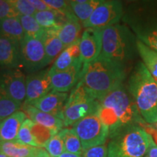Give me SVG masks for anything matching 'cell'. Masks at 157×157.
Instances as JSON below:
<instances>
[{"instance_id":"1","label":"cell","mask_w":157,"mask_h":157,"mask_svg":"<svg viewBox=\"0 0 157 157\" xmlns=\"http://www.w3.org/2000/svg\"><path fill=\"white\" fill-rule=\"evenodd\" d=\"M97 113L109 128V135L129 125L142 126L146 122L136 103L124 84L98 100Z\"/></svg>"},{"instance_id":"2","label":"cell","mask_w":157,"mask_h":157,"mask_svg":"<svg viewBox=\"0 0 157 157\" xmlns=\"http://www.w3.org/2000/svg\"><path fill=\"white\" fill-rule=\"evenodd\" d=\"M103 48L101 56L119 65L126 71L132 70L139 56L137 39L126 25H111L103 29Z\"/></svg>"},{"instance_id":"3","label":"cell","mask_w":157,"mask_h":157,"mask_svg":"<svg viewBox=\"0 0 157 157\" xmlns=\"http://www.w3.org/2000/svg\"><path fill=\"white\" fill-rule=\"evenodd\" d=\"M127 74L119 65L100 56L83 65L79 81L99 99L124 84Z\"/></svg>"},{"instance_id":"4","label":"cell","mask_w":157,"mask_h":157,"mask_svg":"<svg viewBox=\"0 0 157 157\" xmlns=\"http://www.w3.org/2000/svg\"><path fill=\"white\" fill-rule=\"evenodd\" d=\"M127 88L143 120L148 124L156 123L157 83L140 60L131 71Z\"/></svg>"},{"instance_id":"5","label":"cell","mask_w":157,"mask_h":157,"mask_svg":"<svg viewBox=\"0 0 157 157\" xmlns=\"http://www.w3.org/2000/svg\"><path fill=\"white\" fill-rule=\"evenodd\" d=\"M122 20L139 41L157 52V1L132 2Z\"/></svg>"},{"instance_id":"6","label":"cell","mask_w":157,"mask_h":157,"mask_svg":"<svg viewBox=\"0 0 157 157\" xmlns=\"http://www.w3.org/2000/svg\"><path fill=\"white\" fill-rule=\"evenodd\" d=\"M149 135L142 127L129 125L109 135L108 157H145Z\"/></svg>"},{"instance_id":"7","label":"cell","mask_w":157,"mask_h":157,"mask_svg":"<svg viewBox=\"0 0 157 157\" xmlns=\"http://www.w3.org/2000/svg\"><path fill=\"white\" fill-rule=\"evenodd\" d=\"M94 93L79 81L68 95L63 113L64 127H72L90 113L97 111L98 101Z\"/></svg>"},{"instance_id":"8","label":"cell","mask_w":157,"mask_h":157,"mask_svg":"<svg viewBox=\"0 0 157 157\" xmlns=\"http://www.w3.org/2000/svg\"><path fill=\"white\" fill-rule=\"evenodd\" d=\"M71 128L79 137L83 150L105 144L109 137V127L101 120L97 111L80 119Z\"/></svg>"},{"instance_id":"9","label":"cell","mask_w":157,"mask_h":157,"mask_svg":"<svg viewBox=\"0 0 157 157\" xmlns=\"http://www.w3.org/2000/svg\"><path fill=\"white\" fill-rule=\"evenodd\" d=\"M20 48L22 67L29 74L39 71L50 63L42 38L24 36Z\"/></svg>"},{"instance_id":"10","label":"cell","mask_w":157,"mask_h":157,"mask_svg":"<svg viewBox=\"0 0 157 157\" xmlns=\"http://www.w3.org/2000/svg\"><path fill=\"white\" fill-rule=\"evenodd\" d=\"M124 10L122 2L118 0H107L102 2L95 10L87 21L82 23L85 29H103L118 24L122 19Z\"/></svg>"},{"instance_id":"11","label":"cell","mask_w":157,"mask_h":157,"mask_svg":"<svg viewBox=\"0 0 157 157\" xmlns=\"http://www.w3.org/2000/svg\"><path fill=\"white\" fill-rule=\"evenodd\" d=\"M26 76L20 68L0 71V92L21 105L26 95Z\"/></svg>"},{"instance_id":"12","label":"cell","mask_w":157,"mask_h":157,"mask_svg":"<svg viewBox=\"0 0 157 157\" xmlns=\"http://www.w3.org/2000/svg\"><path fill=\"white\" fill-rule=\"evenodd\" d=\"M26 95L23 104H30L52 90L50 68L29 74L25 80Z\"/></svg>"},{"instance_id":"13","label":"cell","mask_w":157,"mask_h":157,"mask_svg":"<svg viewBox=\"0 0 157 157\" xmlns=\"http://www.w3.org/2000/svg\"><path fill=\"white\" fill-rule=\"evenodd\" d=\"M103 30L87 28L82 33L79 42L80 60L86 64L101 56L103 48Z\"/></svg>"},{"instance_id":"14","label":"cell","mask_w":157,"mask_h":157,"mask_svg":"<svg viewBox=\"0 0 157 157\" xmlns=\"http://www.w3.org/2000/svg\"><path fill=\"white\" fill-rule=\"evenodd\" d=\"M83 63L78 59L67 69L50 73L52 90L67 93L79 82Z\"/></svg>"},{"instance_id":"15","label":"cell","mask_w":157,"mask_h":157,"mask_svg":"<svg viewBox=\"0 0 157 157\" xmlns=\"http://www.w3.org/2000/svg\"><path fill=\"white\" fill-rule=\"evenodd\" d=\"M68 98L67 93L51 90L42 98L28 105H32L43 112L50 113L63 120V113Z\"/></svg>"},{"instance_id":"16","label":"cell","mask_w":157,"mask_h":157,"mask_svg":"<svg viewBox=\"0 0 157 157\" xmlns=\"http://www.w3.org/2000/svg\"><path fill=\"white\" fill-rule=\"evenodd\" d=\"M22 66L20 42L0 35V67L3 69Z\"/></svg>"},{"instance_id":"17","label":"cell","mask_w":157,"mask_h":157,"mask_svg":"<svg viewBox=\"0 0 157 157\" xmlns=\"http://www.w3.org/2000/svg\"><path fill=\"white\" fill-rule=\"evenodd\" d=\"M21 110L33 122L46 127L52 131L54 134H57L63 129V121L60 118L50 113L43 112L36 108L28 104H23Z\"/></svg>"},{"instance_id":"18","label":"cell","mask_w":157,"mask_h":157,"mask_svg":"<svg viewBox=\"0 0 157 157\" xmlns=\"http://www.w3.org/2000/svg\"><path fill=\"white\" fill-rule=\"evenodd\" d=\"M27 116L22 110L3 119L0 124V142L16 140L19 129Z\"/></svg>"},{"instance_id":"19","label":"cell","mask_w":157,"mask_h":157,"mask_svg":"<svg viewBox=\"0 0 157 157\" xmlns=\"http://www.w3.org/2000/svg\"><path fill=\"white\" fill-rule=\"evenodd\" d=\"M79 42L80 39L66 47L60 52V54L57 57L52 67L50 68V73L67 69L80 59Z\"/></svg>"},{"instance_id":"20","label":"cell","mask_w":157,"mask_h":157,"mask_svg":"<svg viewBox=\"0 0 157 157\" xmlns=\"http://www.w3.org/2000/svg\"><path fill=\"white\" fill-rule=\"evenodd\" d=\"M34 17L37 23L45 31L59 30L60 27L68 21V19L70 18L66 15L56 10L36 12Z\"/></svg>"},{"instance_id":"21","label":"cell","mask_w":157,"mask_h":157,"mask_svg":"<svg viewBox=\"0 0 157 157\" xmlns=\"http://www.w3.org/2000/svg\"><path fill=\"white\" fill-rule=\"evenodd\" d=\"M82 29V23L76 16L70 17L58 30V34L65 48L79 40Z\"/></svg>"},{"instance_id":"22","label":"cell","mask_w":157,"mask_h":157,"mask_svg":"<svg viewBox=\"0 0 157 157\" xmlns=\"http://www.w3.org/2000/svg\"><path fill=\"white\" fill-rule=\"evenodd\" d=\"M36 149L17 140L0 142V153L8 157H31Z\"/></svg>"},{"instance_id":"23","label":"cell","mask_w":157,"mask_h":157,"mask_svg":"<svg viewBox=\"0 0 157 157\" xmlns=\"http://www.w3.org/2000/svg\"><path fill=\"white\" fill-rule=\"evenodd\" d=\"M42 41L45 52L50 63L56 58H57L60 52L66 48L59 38L58 30L45 31L44 36L42 37Z\"/></svg>"},{"instance_id":"24","label":"cell","mask_w":157,"mask_h":157,"mask_svg":"<svg viewBox=\"0 0 157 157\" xmlns=\"http://www.w3.org/2000/svg\"><path fill=\"white\" fill-rule=\"evenodd\" d=\"M101 2L102 0H74L70 1V5L74 15L82 24L90 18Z\"/></svg>"},{"instance_id":"25","label":"cell","mask_w":157,"mask_h":157,"mask_svg":"<svg viewBox=\"0 0 157 157\" xmlns=\"http://www.w3.org/2000/svg\"><path fill=\"white\" fill-rule=\"evenodd\" d=\"M0 35L21 42L25 34L19 17L0 21Z\"/></svg>"},{"instance_id":"26","label":"cell","mask_w":157,"mask_h":157,"mask_svg":"<svg viewBox=\"0 0 157 157\" xmlns=\"http://www.w3.org/2000/svg\"><path fill=\"white\" fill-rule=\"evenodd\" d=\"M139 56L152 77L157 83V52L137 39Z\"/></svg>"},{"instance_id":"27","label":"cell","mask_w":157,"mask_h":157,"mask_svg":"<svg viewBox=\"0 0 157 157\" xmlns=\"http://www.w3.org/2000/svg\"><path fill=\"white\" fill-rule=\"evenodd\" d=\"M63 139L65 151L82 155L83 153L81 140L71 127H66L60 131Z\"/></svg>"},{"instance_id":"28","label":"cell","mask_w":157,"mask_h":157,"mask_svg":"<svg viewBox=\"0 0 157 157\" xmlns=\"http://www.w3.org/2000/svg\"><path fill=\"white\" fill-rule=\"evenodd\" d=\"M19 18L24 31L25 36L42 38L45 33V30L37 23L34 16L25 15V16H20Z\"/></svg>"},{"instance_id":"29","label":"cell","mask_w":157,"mask_h":157,"mask_svg":"<svg viewBox=\"0 0 157 157\" xmlns=\"http://www.w3.org/2000/svg\"><path fill=\"white\" fill-rule=\"evenodd\" d=\"M22 105L4 95L0 92V119L2 120L20 111Z\"/></svg>"},{"instance_id":"30","label":"cell","mask_w":157,"mask_h":157,"mask_svg":"<svg viewBox=\"0 0 157 157\" xmlns=\"http://www.w3.org/2000/svg\"><path fill=\"white\" fill-rule=\"evenodd\" d=\"M31 131L38 148H44L51 137L56 135L49 129L34 122H33Z\"/></svg>"},{"instance_id":"31","label":"cell","mask_w":157,"mask_h":157,"mask_svg":"<svg viewBox=\"0 0 157 157\" xmlns=\"http://www.w3.org/2000/svg\"><path fill=\"white\" fill-rule=\"evenodd\" d=\"M33 121L27 118L21 125V128L19 129L18 134H17L16 140L19 142L23 143V144L29 145V146L37 147V145L35 142L34 137L33 136L31 127H32Z\"/></svg>"},{"instance_id":"32","label":"cell","mask_w":157,"mask_h":157,"mask_svg":"<svg viewBox=\"0 0 157 157\" xmlns=\"http://www.w3.org/2000/svg\"><path fill=\"white\" fill-rule=\"evenodd\" d=\"M44 148L52 157H59L65 152L63 139L60 132H59L51 137Z\"/></svg>"},{"instance_id":"33","label":"cell","mask_w":157,"mask_h":157,"mask_svg":"<svg viewBox=\"0 0 157 157\" xmlns=\"http://www.w3.org/2000/svg\"><path fill=\"white\" fill-rule=\"evenodd\" d=\"M45 2L52 10H56L68 17L75 16L70 5V1L63 0H45Z\"/></svg>"},{"instance_id":"34","label":"cell","mask_w":157,"mask_h":157,"mask_svg":"<svg viewBox=\"0 0 157 157\" xmlns=\"http://www.w3.org/2000/svg\"><path fill=\"white\" fill-rule=\"evenodd\" d=\"M11 1L19 16H25V15L34 16L36 13V9L29 0H11Z\"/></svg>"},{"instance_id":"35","label":"cell","mask_w":157,"mask_h":157,"mask_svg":"<svg viewBox=\"0 0 157 157\" xmlns=\"http://www.w3.org/2000/svg\"><path fill=\"white\" fill-rule=\"evenodd\" d=\"M20 17L11 0H0V21Z\"/></svg>"},{"instance_id":"36","label":"cell","mask_w":157,"mask_h":157,"mask_svg":"<svg viewBox=\"0 0 157 157\" xmlns=\"http://www.w3.org/2000/svg\"><path fill=\"white\" fill-rule=\"evenodd\" d=\"M82 157H108L107 145L104 144L85 149L82 154Z\"/></svg>"},{"instance_id":"37","label":"cell","mask_w":157,"mask_h":157,"mask_svg":"<svg viewBox=\"0 0 157 157\" xmlns=\"http://www.w3.org/2000/svg\"><path fill=\"white\" fill-rule=\"evenodd\" d=\"M30 2L32 4L34 8L36 9V12L46 11V10H52L49 6L47 5L44 0H29Z\"/></svg>"},{"instance_id":"38","label":"cell","mask_w":157,"mask_h":157,"mask_svg":"<svg viewBox=\"0 0 157 157\" xmlns=\"http://www.w3.org/2000/svg\"><path fill=\"white\" fill-rule=\"evenodd\" d=\"M143 129H145V131L151 136L153 140L155 142V143L157 145V129L156 127H154L152 124H144L142 126Z\"/></svg>"},{"instance_id":"39","label":"cell","mask_w":157,"mask_h":157,"mask_svg":"<svg viewBox=\"0 0 157 157\" xmlns=\"http://www.w3.org/2000/svg\"><path fill=\"white\" fill-rule=\"evenodd\" d=\"M146 157H157V145L151 135L149 137V147Z\"/></svg>"},{"instance_id":"40","label":"cell","mask_w":157,"mask_h":157,"mask_svg":"<svg viewBox=\"0 0 157 157\" xmlns=\"http://www.w3.org/2000/svg\"><path fill=\"white\" fill-rule=\"evenodd\" d=\"M31 157H52L48 154V151L44 148H37L36 151H35Z\"/></svg>"},{"instance_id":"41","label":"cell","mask_w":157,"mask_h":157,"mask_svg":"<svg viewBox=\"0 0 157 157\" xmlns=\"http://www.w3.org/2000/svg\"><path fill=\"white\" fill-rule=\"evenodd\" d=\"M59 157H82V155H79V154H73V153L65 151L63 153V154L60 155Z\"/></svg>"},{"instance_id":"42","label":"cell","mask_w":157,"mask_h":157,"mask_svg":"<svg viewBox=\"0 0 157 157\" xmlns=\"http://www.w3.org/2000/svg\"><path fill=\"white\" fill-rule=\"evenodd\" d=\"M0 157H8V156H7L6 155L3 154H1V153H0Z\"/></svg>"},{"instance_id":"43","label":"cell","mask_w":157,"mask_h":157,"mask_svg":"<svg viewBox=\"0 0 157 157\" xmlns=\"http://www.w3.org/2000/svg\"><path fill=\"white\" fill-rule=\"evenodd\" d=\"M153 126H154V127H156V128L157 129V122L156 123H155V124H152Z\"/></svg>"},{"instance_id":"44","label":"cell","mask_w":157,"mask_h":157,"mask_svg":"<svg viewBox=\"0 0 157 157\" xmlns=\"http://www.w3.org/2000/svg\"><path fill=\"white\" fill-rule=\"evenodd\" d=\"M2 119H0V124H1V122H2Z\"/></svg>"},{"instance_id":"45","label":"cell","mask_w":157,"mask_h":157,"mask_svg":"<svg viewBox=\"0 0 157 157\" xmlns=\"http://www.w3.org/2000/svg\"><path fill=\"white\" fill-rule=\"evenodd\" d=\"M145 157H146V156H145Z\"/></svg>"}]
</instances>
